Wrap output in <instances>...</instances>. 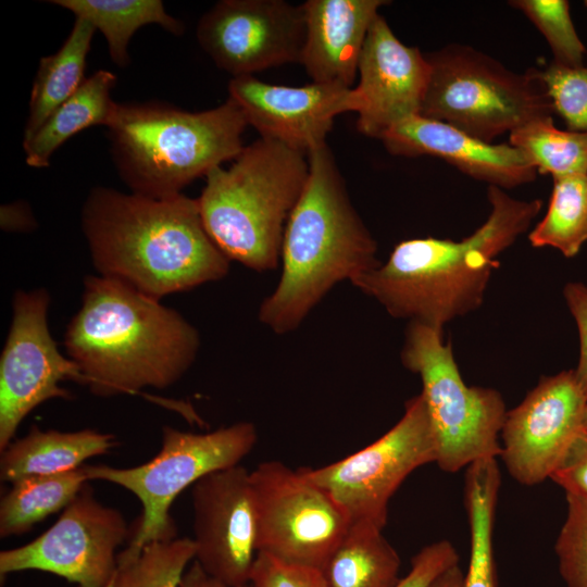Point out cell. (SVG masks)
Wrapping results in <instances>:
<instances>
[{
	"mask_svg": "<svg viewBox=\"0 0 587 587\" xmlns=\"http://www.w3.org/2000/svg\"><path fill=\"white\" fill-rule=\"evenodd\" d=\"M82 230L100 276L150 298L225 277L229 260L202 223L198 199H151L110 187L91 188Z\"/></svg>",
	"mask_w": 587,
	"mask_h": 587,
	"instance_id": "obj_1",
	"label": "cell"
},
{
	"mask_svg": "<svg viewBox=\"0 0 587 587\" xmlns=\"http://www.w3.org/2000/svg\"><path fill=\"white\" fill-rule=\"evenodd\" d=\"M486 221L460 241L414 238L400 241L388 260L350 283L389 315L441 330L477 310L498 255L524 234L542 208L540 199L510 197L488 186Z\"/></svg>",
	"mask_w": 587,
	"mask_h": 587,
	"instance_id": "obj_2",
	"label": "cell"
},
{
	"mask_svg": "<svg viewBox=\"0 0 587 587\" xmlns=\"http://www.w3.org/2000/svg\"><path fill=\"white\" fill-rule=\"evenodd\" d=\"M64 346L90 391L109 397L174 385L193 364L200 336L160 300L99 275L85 278Z\"/></svg>",
	"mask_w": 587,
	"mask_h": 587,
	"instance_id": "obj_3",
	"label": "cell"
},
{
	"mask_svg": "<svg viewBox=\"0 0 587 587\" xmlns=\"http://www.w3.org/2000/svg\"><path fill=\"white\" fill-rule=\"evenodd\" d=\"M307 155L308 179L284 232L280 277L258 313L278 335L297 329L335 285L380 264L327 143Z\"/></svg>",
	"mask_w": 587,
	"mask_h": 587,
	"instance_id": "obj_4",
	"label": "cell"
},
{
	"mask_svg": "<svg viewBox=\"0 0 587 587\" xmlns=\"http://www.w3.org/2000/svg\"><path fill=\"white\" fill-rule=\"evenodd\" d=\"M238 104L188 112L158 101L116 103L107 126L113 162L132 193L168 199L245 148Z\"/></svg>",
	"mask_w": 587,
	"mask_h": 587,
	"instance_id": "obj_5",
	"label": "cell"
},
{
	"mask_svg": "<svg viewBox=\"0 0 587 587\" xmlns=\"http://www.w3.org/2000/svg\"><path fill=\"white\" fill-rule=\"evenodd\" d=\"M303 152L260 137L228 168L214 167L198 199L204 228L230 261L274 270L290 213L308 179Z\"/></svg>",
	"mask_w": 587,
	"mask_h": 587,
	"instance_id": "obj_6",
	"label": "cell"
},
{
	"mask_svg": "<svg viewBox=\"0 0 587 587\" xmlns=\"http://www.w3.org/2000/svg\"><path fill=\"white\" fill-rule=\"evenodd\" d=\"M429 79L420 115L449 124L485 142L554 109L538 68H507L463 45L425 54Z\"/></svg>",
	"mask_w": 587,
	"mask_h": 587,
	"instance_id": "obj_7",
	"label": "cell"
},
{
	"mask_svg": "<svg viewBox=\"0 0 587 587\" xmlns=\"http://www.w3.org/2000/svg\"><path fill=\"white\" fill-rule=\"evenodd\" d=\"M257 441L258 432L250 422H237L208 433L164 426L159 452L140 465L85 464L89 480L121 486L141 503V514L127 547L118 553V564L133 560L148 544L178 537L171 515L177 496L205 475L238 465Z\"/></svg>",
	"mask_w": 587,
	"mask_h": 587,
	"instance_id": "obj_8",
	"label": "cell"
},
{
	"mask_svg": "<svg viewBox=\"0 0 587 587\" xmlns=\"http://www.w3.org/2000/svg\"><path fill=\"white\" fill-rule=\"evenodd\" d=\"M400 358L421 378L440 470L454 473L476 461L497 459L508 412L504 400L494 388L465 384L442 332L409 322Z\"/></svg>",
	"mask_w": 587,
	"mask_h": 587,
	"instance_id": "obj_9",
	"label": "cell"
},
{
	"mask_svg": "<svg viewBox=\"0 0 587 587\" xmlns=\"http://www.w3.org/2000/svg\"><path fill=\"white\" fill-rule=\"evenodd\" d=\"M436 459V438L420 394L407 401L401 419L374 442L327 465L300 469L351 522L384 528L394 494L413 471Z\"/></svg>",
	"mask_w": 587,
	"mask_h": 587,
	"instance_id": "obj_10",
	"label": "cell"
},
{
	"mask_svg": "<svg viewBox=\"0 0 587 587\" xmlns=\"http://www.w3.org/2000/svg\"><path fill=\"white\" fill-rule=\"evenodd\" d=\"M257 551L323 570L351 521L320 486L278 460L250 471Z\"/></svg>",
	"mask_w": 587,
	"mask_h": 587,
	"instance_id": "obj_11",
	"label": "cell"
},
{
	"mask_svg": "<svg viewBox=\"0 0 587 587\" xmlns=\"http://www.w3.org/2000/svg\"><path fill=\"white\" fill-rule=\"evenodd\" d=\"M127 537L130 530L124 515L102 504L88 482L46 532L0 552L1 580L33 570L77 587H108L118 569L117 549Z\"/></svg>",
	"mask_w": 587,
	"mask_h": 587,
	"instance_id": "obj_12",
	"label": "cell"
},
{
	"mask_svg": "<svg viewBox=\"0 0 587 587\" xmlns=\"http://www.w3.org/2000/svg\"><path fill=\"white\" fill-rule=\"evenodd\" d=\"M50 296L46 289L18 290L12 300V320L0 357V451L13 440L20 424L50 399H72L61 386H86L78 365L62 354L48 326Z\"/></svg>",
	"mask_w": 587,
	"mask_h": 587,
	"instance_id": "obj_13",
	"label": "cell"
},
{
	"mask_svg": "<svg viewBox=\"0 0 587 587\" xmlns=\"http://www.w3.org/2000/svg\"><path fill=\"white\" fill-rule=\"evenodd\" d=\"M587 395L574 370L544 376L507 412L500 454L509 474L524 486L551 478L583 430Z\"/></svg>",
	"mask_w": 587,
	"mask_h": 587,
	"instance_id": "obj_14",
	"label": "cell"
},
{
	"mask_svg": "<svg viewBox=\"0 0 587 587\" xmlns=\"http://www.w3.org/2000/svg\"><path fill=\"white\" fill-rule=\"evenodd\" d=\"M196 36L217 67L233 77L300 62L302 4L284 0H222L198 22Z\"/></svg>",
	"mask_w": 587,
	"mask_h": 587,
	"instance_id": "obj_15",
	"label": "cell"
},
{
	"mask_svg": "<svg viewBox=\"0 0 587 587\" xmlns=\"http://www.w3.org/2000/svg\"><path fill=\"white\" fill-rule=\"evenodd\" d=\"M191 499L195 561L227 586L249 585L258 553L250 471L238 464L210 473Z\"/></svg>",
	"mask_w": 587,
	"mask_h": 587,
	"instance_id": "obj_16",
	"label": "cell"
},
{
	"mask_svg": "<svg viewBox=\"0 0 587 587\" xmlns=\"http://www.w3.org/2000/svg\"><path fill=\"white\" fill-rule=\"evenodd\" d=\"M228 95L260 137L305 154L327 143L337 115L358 110L354 89L333 84L290 87L246 75L229 80Z\"/></svg>",
	"mask_w": 587,
	"mask_h": 587,
	"instance_id": "obj_17",
	"label": "cell"
},
{
	"mask_svg": "<svg viewBox=\"0 0 587 587\" xmlns=\"http://www.w3.org/2000/svg\"><path fill=\"white\" fill-rule=\"evenodd\" d=\"M353 87L358 130L378 138L396 124L420 115L429 79L419 48L402 43L379 13L369 29Z\"/></svg>",
	"mask_w": 587,
	"mask_h": 587,
	"instance_id": "obj_18",
	"label": "cell"
},
{
	"mask_svg": "<svg viewBox=\"0 0 587 587\" xmlns=\"http://www.w3.org/2000/svg\"><path fill=\"white\" fill-rule=\"evenodd\" d=\"M380 140L391 154L437 157L467 176L501 189L528 184L538 174L525 154L510 143L485 142L422 115L396 124Z\"/></svg>",
	"mask_w": 587,
	"mask_h": 587,
	"instance_id": "obj_19",
	"label": "cell"
},
{
	"mask_svg": "<svg viewBox=\"0 0 587 587\" xmlns=\"http://www.w3.org/2000/svg\"><path fill=\"white\" fill-rule=\"evenodd\" d=\"M384 0H308L300 57L313 83L353 88L361 52Z\"/></svg>",
	"mask_w": 587,
	"mask_h": 587,
	"instance_id": "obj_20",
	"label": "cell"
},
{
	"mask_svg": "<svg viewBox=\"0 0 587 587\" xmlns=\"http://www.w3.org/2000/svg\"><path fill=\"white\" fill-rule=\"evenodd\" d=\"M117 445L114 435L95 429L43 430L33 425L14 439L0 458V478L13 483L23 477L75 471L90 458L108 453Z\"/></svg>",
	"mask_w": 587,
	"mask_h": 587,
	"instance_id": "obj_21",
	"label": "cell"
},
{
	"mask_svg": "<svg viewBox=\"0 0 587 587\" xmlns=\"http://www.w3.org/2000/svg\"><path fill=\"white\" fill-rule=\"evenodd\" d=\"M115 84L116 76L107 70H99L87 77L82 87L53 111L37 133L23 142L27 165L47 167L57 149L71 137L92 126L107 127L117 103L111 97Z\"/></svg>",
	"mask_w": 587,
	"mask_h": 587,
	"instance_id": "obj_22",
	"label": "cell"
},
{
	"mask_svg": "<svg viewBox=\"0 0 587 587\" xmlns=\"http://www.w3.org/2000/svg\"><path fill=\"white\" fill-rule=\"evenodd\" d=\"M96 28L75 17L74 25L60 49L39 60L34 79L23 142L28 141L63 102L86 80L87 55Z\"/></svg>",
	"mask_w": 587,
	"mask_h": 587,
	"instance_id": "obj_23",
	"label": "cell"
},
{
	"mask_svg": "<svg viewBox=\"0 0 587 587\" xmlns=\"http://www.w3.org/2000/svg\"><path fill=\"white\" fill-rule=\"evenodd\" d=\"M400 555L369 522H351L323 567L328 587H394L399 579Z\"/></svg>",
	"mask_w": 587,
	"mask_h": 587,
	"instance_id": "obj_24",
	"label": "cell"
},
{
	"mask_svg": "<svg viewBox=\"0 0 587 587\" xmlns=\"http://www.w3.org/2000/svg\"><path fill=\"white\" fill-rule=\"evenodd\" d=\"M501 485L496 458L466 467L465 508L470 527V561L461 587H498L494 526Z\"/></svg>",
	"mask_w": 587,
	"mask_h": 587,
	"instance_id": "obj_25",
	"label": "cell"
},
{
	"mask_svg": "<svg viewBox=\"0 0 587 587\" xmlns=\"http://www.w3.org/2000/svg\"><path fill=\"white\" fill-rule=\"evenodd\" d=\"M71 11L75 17L88 21L99 29L108 43L111 60L120 67L129 64L128 46L133 35L142 26L157 24L180 36L183 22L170 15L160 0H52Z\"/></svg>",
	"mask_w": 587,
	"mask_h": 587,
	"instance_id": "obj_26",
	"label": "cell"
},
{
	"mask_svg": "<svg viewBox=\"0 0 587 587\" xmlns=\"http://www.w3.org/2000/svg\"><path fill=\"white\" fill-rule=\"evenodd\" d=\"M88 482L85 464L66 473L14 480L0 500V537L23 535L64 510Z\"/></svg>",
	"mask_w": 587,
	"mask_h": 587,
	"instance_id": "obj_27",
	"label": "cell"
},
{
	"mask_svg": "<svg viewBox=\"0 0 587 587\" xmlns=\"http://www.w3.org/2000/svg\"><path fill=\"white\" fill-rule=\"evenodd\" d=\"M534 248L551 247L574 258L587 241V173L553 178L546 215L532 229Z\"/></svg>",
	"mask_w": 587,
	"mask_h": 587,
	"instance_id": "obj_28",
	"label": "cell"
},
{
	"mask_svg": "<svg viewBox=\"0 0 587 587\" xmlns=\"http://www.w3.org/2000/svg\"><path fill=\"white\" fill-rule=\"evenodd\" d=\"M510 145L521 150L539 174L561 177L587 173V132L561 130L552 116L514 129Z\"/></svg>",
	"mask_w": 587,
	"mask_h": 587,
	"instance_id": "obj_29",
	"label": "cell"
},
{
	"mask_svg": "<svg viewBox=\"0 0 587 587\" xmlns=\"http://www.w3.org/2000/svg\"><path fill=\"white\" fill-rule=\"evenodd\" d=\"M195 554L189 537L148 544L133 560L118 564L108 587H179Z\"/></svg>",
	"mask_w": 587,
	"mask_h": 587,
	"instance_id": "obj_30",
	"label": "cell"
},
{
	"mask_svg": "<svg viewBox=\"0 0 587 587\" xmlns=\"http://www.w3.org/2000/svg\"><path fill=\"white\" fill-rule=\"evenodd\" d=\"M509 4L522 11L544 35L557 65L576 68L585 64L586 47L578 37L566 0H513Z\"/></svg>",
	"mask_w": 587,
	"mask_h": 587,
	"instance_id": "obj_31",
	"label": "cell"
},
{
	"mask_svg": "<svg viewBox=\"0 0 587 587\" xmlns=\"http://www.w3.org/2000/svg\"><path fill=\"white\" fill-rule=\"evenodd\" d=\"M567 512L554 550L566 587H587V497L565 494Z\"/></svg>",
	"mask_w": 587,
	"mask_h": 587,
	"instance_id": "obj_32",
	"label": "cell"
},
{
	"mask_svg": "<svg viewBox=\"0 0 587 587\" xmlns=\"http://www.w3.org/2000/svg\"><path fill=\"white\" fill-rule=\"evenodd\" d=\"M540 74L567 130L587 132V62L576 68L551 63Z\"/></svg>",
	"mask_w": 587,
	"mask_h": 587,
	"instance_id": "obj_33",
	"label": "cell"
},
{
	"mask_svg": "<svg viewBox=\"0 0 587 587\" xmlns=\"http://www.w3.org/2000/svg\"><path fill=\"white\" fill-rule=\"evenodd\" d=\"M250 587H328L323 571L257 553L249 578Z\"/></svg>",
	"mask_w": 587,
	"mask_h": 587,
	"instance_id": "obj_34",
	"label": "cell"
},
{
	"mask_svg": "<svg viewBox=\"0 0 587 587\" xmlns=\"http://www.w3.org/2000/svg\"><path fill=\"white\" fill-rule=\"evenodd\" d=\"M455 564H459V555L449 540L432 542L412 558L410 571L394 587H429L441 573Z\"/></svg>",
	"mask_w": 587,
	"mask_h": 587,
	"instance_id": "obj_35",
	"label": "cell"
},
{
	"mask_svg": "<svg viewBox=\"0 0 587 587\" xmlns=\"http://www.w3.org/2000/svg\"><path fill=\"white\" fill-rule=\"evenodd\" d=\"M564 491L587 497V430L583 428L561 466L551 476Z\"/></svg>",
	"mask_w": 587,
	"mask_h": 587,
	"instance_id": "obj_36",
	"label": "cell"
},
{
	"mask_svg": "<svg viewBox=\"0 0 587 587\" xmlns=\"http://www.w3.org/2000/svg\"><path fill=\"white\" fill-rule=\"evenodd\" d=\"M563 296L579 335V360L574 373L587 395V286L569 283L564 286Z\"/></svg>",
	"mask_w": 587,
	"mask_h": 587,
	"instance_id": "obj_37",
	"label": "cell"
},
{
	"mask_svg": "<svg viewBox=\"0 0 587 587\" xmlns=\"http://www.w3.org/2000/svg\"><path fill=\"white\" fill-rule=\"evenodd\" d=\"M0 222L5 232L30 230L36 225L30 208L21 201L1 207Z\"/></svg>",
	"mask_w": 587,
	"mask_h": 587,
	"instance_id": "obj_38",
	"label": "cell"
},
{
	"mask_svg": "<svg viewBox=\"0 0 587 587\" xmlns=\"http://www.w3.org/2000/svg\"><path fill=\"white\" fill-rule=\"evenodd\" d=\"M179 587H230L207 574L203 569L193 561L186 570ZM242 587H250L249 585Z\"/></svg>",
	"mask_w": 587,
	"mask_h": 587,
	"instance_id": "obj_39",
	"label": "cell"
},
{
	"mask_svg": "<svg viewBox=\"0 0 587 587\" xmlns=\"http://www.w3.org/2000/svg\"><path fill=\"white\" fill-rule=\"evenodd\" d=\"M463 571L459 564H455L441 573L429 587H461L463 580Z\"/></svg>",
	"mask_w": 587,
	"mask_h": 587,
	"instance_id": "obj_40",
	"label": "cell"
},
{
	"mask_svg": "<svg viewBox=\"0 0 587 587\" xmlns=\"http://www.w3.org/2000/svg\"><path fill=\"white\" fill-rule=\"evenodd\" d=\"M583 428L587 430V407H586L585 413H584Z\"/></svg>",
	"mask_w": 587,
	"mask_h": 587,
	"instance_id": "obj_41",
	"label": "cell"
},
{
	"mask_svg": "<svg viewBox=\"0 0 587 587\" xmlns=\"http://www.w3.org/2000/svg\"><path fill=\"white\" fill-rule=\"evenodd\" d=\"M584 4H585V7L587 8V0H586V1H584Z\"/></svg>",
	"mask_w": 587,
	"mask_h": 587,
	"instance_id": "obj_42",
	"label": "cell"
}]
</instances>
